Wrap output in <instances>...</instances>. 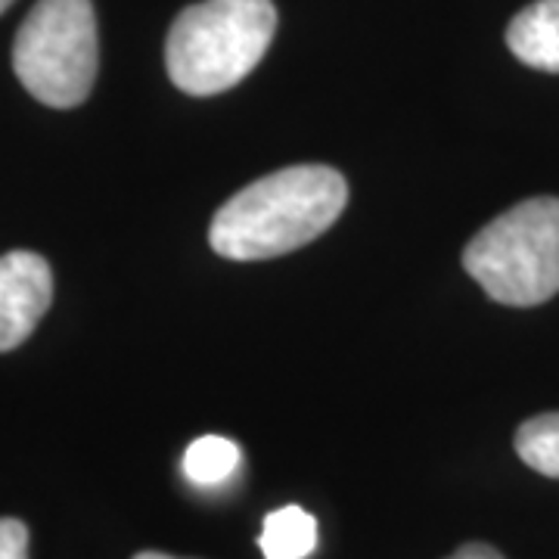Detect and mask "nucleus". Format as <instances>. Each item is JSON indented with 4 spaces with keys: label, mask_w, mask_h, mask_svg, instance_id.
<instances>
[{
    "label": "nucleus",
    "mask_w": 559,
    "mask_h": 559,
    "mask_svg": "<svg viewBox=\"0 0 559 559\" xmlns=\"http://www.w3.org/2000/svg\"><path fill=\"white\" fill-rule=\"evenodd\" d=\"M348 183L330 165H293L252 180L224 202L209 227L212 249L230 261H264L301 249L330 230Z\"/></svg>",
    "instance_id": "1"
},
{
    "label": "nucleus",
    "mask_w": 559,
    "mask_h": 559,
    "mask_svg": "<svg viewBox=\"0 0 559 559\" xmlns=\"http://www.w3.org/2000/svg\"><path fill=\"white\" fill-rule=\"evenodd\" d=\"M277 32L274 0H202L180 13L165 44L168 75L190 97L237 87Z\"/></svg>",
    "instance_id": "2"
},
{
    "label": "nucleus",
    "mask_w": 559,
    "mask_h": 559,
    "mask_svg": "<svg viewBox=\"0 0 559 559\" xmlns=\"http://www.w3.org/2000/svg\"><path fill=\"white\" fill-rule=\"evenodd\" d=\"M463 267L500 305L535 308L559 293V200L535 197L485 224Z\"/></svg>",
    "instance_id": "3"
},
{
    "label": "nucleus",
    "mask_w": 559,
    "mask_h": 559,
    "mask_svg": "<svg viewBox=\"0 0 559 559\" xmlns=\"http://www.w3.org/2000/svg\"><path fill=\"white\" fill-rule=\"evenodd\" d=\"M100 44L91 0H38L13 44L22 87L44 106L72 109L97 81Z\"/></svg>",
    "instance_id": "4"
},
{
    "label": "nucleus",
    "mask_w": 559,
    "mask_h": 559,
    "mask_svg": "<svg viewBox=\"0 0 559 559\" xmlns=\"http://www.w3.org/2000/svg\"><path fill=\"white\" fill-rule=\"evenodd\" d=\"M53 301V271L38 252L0 255V352L28 340Z\"/></svg>",
    "instance_id": "5"
},
{
    "label": "nucleus",
    "mask_w": 559,
    "mask_h": 559,
    "mask_svg": "<svg viewBox=\"0 0 559 559\" xmlns=\"http://www.w3.org/2000/svg\"><path fill=\"white\" fill-rule=\"evenodd\" d=\"M513 57L538 72L559 75V0H535L507 25Z\"/></svg>",
    "instance_id": "6"
},
{
    "label": "nucleus",
    "mask_w": 559,
    "mask_h": 559,
    "mask_svg": "<svg viewBox=\"0 0 559 559\" xmlns=\"http://www.w3.org/2000/svg\"><path fill=\"white\" fill-rule=\"evenodd\" d=\"M259 547L264 559H305L318 547V520L301 507H283L264 516Z\"/></svg>",
    "instance_id": "7"
},
{
    "label": "nucleus",
    "mask_w": 559,
    "mask_h": 559,
    "mask_svg": "<svg viewBox=\"0 0 559 559\" xmlns=\"http://www.w3.org/2000/svg\"><path fill=\"white\" fill-rule=\"evenodd\" d=\"M240 463V448L224 436H202L187 451H183V476L200 485V488H212L234 476Z\"/></svg>",
    "instance_id": "8"
},
{
    "label": "nucleus",
    "mask_w": 559,
    "mask_h": 559,
    "mask_svg": "<svg viewBox=\"0 0 559 559\" xmlns=\"http://www.w3.org/2000/svg\"><path fill=\"white\" fill-rule=\"evenodd\" d=\"M516 454L547 479H559V411L540 414L516 429Z\"/></svg>",
    "instance_id": "9"
},
{
    "label": "nucleus",
    "mask_w": 559,
    "mask_h": 559,
    "mask_svg": "<svg viewBox=\"0 0 559 559\" xmlns=\"http://www.w3.org/2000/svg\"><path fill=\"white\" fill-rule=\"evenodd\" d=\"M0 559H28V528L20 520H0Z\"/></svg>",
    "instance_id": "10"
},
{
    "label": "nucleus",
    "mask_w": 559,
    "mask_h": 559,
    "mask_svg": "<svg viewBox=\"0 0 559 559\" xmlns=\"http://www.w3.org/2000/svg\"><path fill=\"white\" fill-rule=\"evenodd\" d=\"M448 559H503V554L495 550L491 544H479V540H473V544H463V547L454 550Z\"/></svg>",
    "instance_id": "11"
},
{
    "label": "nucleus",
    "mask_w": 559,
    "mask_h": 559,
    "mask_svg": "<svg viewBox=\"0 0 559 559\" xmlns=\"http://www.w3.org/2000/svg\"><path fill=\"white\" fill-rule=\"evenodd\" d=\"M134 559H180V557H168V554H159V550H143Z\"/></svg>",
    "instance_id": "12"
},
{
    "label": "nucleus",
    "mask_w": 559,
    "mask_h": 559,
    "mask_svg": "<svg viewBox=\"0 0 559 559\" xmlns=\"http://www.w3.org/2000/svg\"><path fill=\"white\" fill-rule=\"evenodd\" d=\"M10 3H13V0H0V13H3V10H7Z\"/></svg>",
    "instance_id": "13"
}]
</instances>
